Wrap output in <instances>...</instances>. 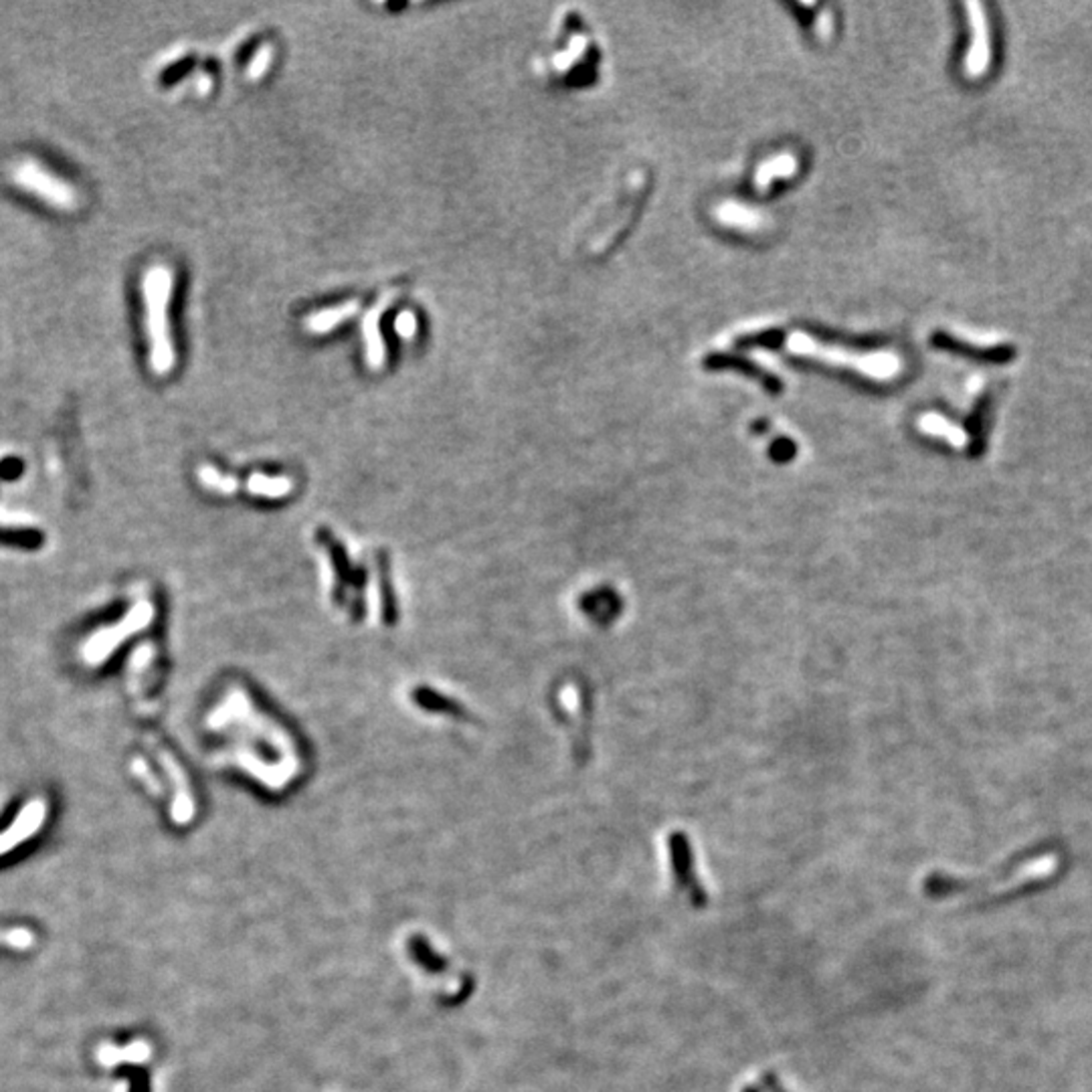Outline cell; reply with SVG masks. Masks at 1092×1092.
Wrapping results in <instances>:
<instances>
[{"mask_svg": "<svg viewBox=\"0 0 1092 1092\" xmlns=\"http://www.w3.org/2000/svg\"><path fill=\"white\" fill-rule=\"evenodd\" d=\"M142 289L146 306V334L150 344V368L156 374H166L176 364V352L166 316L172 293V271L166 265H152L144 273Z\"/></svg>", "mask_w": 1092, "mask_h": 1092, "instance_id": "obj_1", "label": "cell"}, {"mask_svg": "<svg viewBox=\"0 0 1092 1092\" xmlns=\"http://www.w3.org/2000/svg\"><path fill=\"white\" fill-rule=\"evenodd\" d=\"M789 350L793 354H800V356L818 358V360L828 362L832 366H844V368L856 370L862 376H868V378L880 380V382L897 378L903 372V366H905L903 358L897 352H890V350L862 352V350L842 348V346H836V344L820 342V340H816V338H812V336H808L804 332H796L789 338Z\"/></svg>", "mask_w": 1092, "mask_h": 1092, "instance_id": "obj_2", "label": "cell"}, {"mask_svg": "<svg viewBox=\"0 0 1092 1092\" xmlns=\"http://www.w3.org/2000/svg\"><path fill=\"white\" fill-rule=\"evenodd\" d=\"M9 180L23 192L33 194L39 201L59 211H75L79 207V192L63 176L49 170L39 160L25 156L11 164Z\"/></svg>", "mask_w": 1092, "mask_h": 1092, "instance_id": "obj_3", "label": "cell"}, {"mask_svg": "<svg viewBox=\"0 0 1092 1092\" xmlns=\"http://www.w3.org/2000/svg\"><path fill=\"white\" fill-rule=\"evenodd\" d=\"M969 25V49L963 59V71L969 79H981L991 67V29L985 7L975 0L963 5Z\"/></svg>", "mask_w": 1092, "mask_h": 1092, "instance_id": "obj_4", "label": "cell"}, {"mask_svg": "<svg viewBox=\"0 0 1092 1092\" xmlns=\"http://www.w3.org/2000/svg\"><path fill=\"white\" fill-rule=\"evenodd\" d=\"M668 848H670L676 882L688 892L694 907L701 909L703 905H707V892L703 890L697 878V872H694V856H692L690 840H686L684 834H672L668 838Z\"/></svg>", "mask_w": 1092, "mask_h": 1092, "instance_id": "obj_5", "label": "cell"}, {"mask_svg": "<svg viewBox=\"0 0 1092 1092\" xmlns=\"http://www.w3.org/2000/svg\"><path fill=\"white\" fill-rule=\"evenodd\" d=\"M45 818H47V804L43 800H33L29 806H25L21 814L15 818V822L11 824V828L0 834V856L13 852L23 842L33 838L41 830Z\"/></svg>", "mask_w": 1092, "mask_h": 1092, "instance_id": "obj_6", "label": "cell"}, {"mask_svg": "<svg viewBox=\"0 0 1092 1092\" xmlns=\"http://www.w3.org/2000/svg\"><path fill=\"white\" fill-rule=\"evenodd\" d=\"M394 297V291H388L384 293L380 300L364 314V320H362V336H364V344H366V362L370 368L378 370L384 366L386 362V350H384V342H382V336H380V316L384 312V308L388 306V302Z\"/></svg>", "mask_w": 1092, "mask_h": 1092, "instance_id": "obj_7", "label": "cell"}, {"mask_svg": "<svg viewBox=\"0 0 1092 1092\" xmlns=\"http://www.w3.org/2000/svg\"><path fill=\"white\" fill-rule=\"evenodd\" d=\"M917 425L925 435L943 439L955 449H967L969 443H971V437L963 427H959L955 421H951V419H947V417H943L939 413H923L919 417Z\"/></svg>", "mask_w": 1092, "mask_h": 1092, "instance_id": "obj_8", "label": "cell"}, {"mask_svg": "<svg viewBox=\"0 0 1092 1092\" xmlns=\"http://www.w3.org/2000/svg\"><path fill=\"white\" fill-rule=\"evenodd\" d=\"M358 308H360V304L356 300H350V302H344L340 306L316 312L306 320V330L310 334H326V332L334 330L338 324H342L344 320L352 318L358 312Z\"/></svg>", "mask_w": 1092, "mask_h": 1092, "instance_id": "obj_9", "label": "cell"}, {"mask_svg": "<svg viewBox=\"0 0 1092 1092\" xmlns=\"http://www.w3.org/2000/svg\"><path fill=\"white\" fill-rule=\"evenodd\" d=\"M798 172V158L793 154H779V156H773L771 160H765V164H761L757 168V174H755V186L757 188H767L771 186L775 180L779 178H789Z\"/></svg>", "mask_w": 1092, "mask_h": 1092, "instance_id": "obj_10", "label": "cell"}, {"mask_svg": "<svg viewBox=\"0 0 1092 1092\" xmlns=\"http://www.w3.org/2000/svg\"><path fill=\"white\" fill-rule=\"evenodd\" d=\"M148 1058V1046L138 1042L130 1044L126 1048H116L110 1044L99 1046L97 1050V1062L102 1066H114L118 1062H142Z\"/></svg>", "mask_w": 1092, "mask_h": 1092, "instance_id": "obj_11", "label": "cell"}, {"mask_svg": "<svg viewBox=\"0 0 1092 1092\" xmlns=\"http://www.w3.org/2000/svg\"><path fill=\"white\" fill-rule=\"evenodd\" d=\"M721 219L723 223L727 225H737L739 229H747V231H753L759 227L761 219L759 215L751 213V209L743 207V205H735V203H725L723 209H721Z\"/></svg>", "mask_w": 1092, "mask_h": 1092, "instance_id": "obj_12", "label": "cell"}, {"mask_svg": "<svg viewBox=\"0 0 1092 1092\" xmlns=\"http://www.w3.org/2000/svg\"><path fill=\"white\" fill-rule=\"evenodd\" d=\"M0 945L5 947H11V949H19V951H27L35 945V935L29 931V929H11V931H0Z\"/></svg>", "mask_w": 1092, "mask_h": 1092, "instance_id": "obj_13", "label": "cell"}, {"mask_svg": "<svg viewBox=\"0 0 1092 1092\" xmlns=\"http://www.w3.org/2000/svg\"><path fill=\"white\" fill-rule=\"evenodd\" d=\"M271 59H273V49H271V45H261V47L257 49V53L253 55V59L249 61L247 79L257 81L259 77H263L265 71H267L269 65H271Z\"/></svg>", "mask_w": 1092, "mask_h": 1092, "instance_id": "obj_14", "label": "cell"}, {"mask_svg": "<svg viewBox=\"0 0 1092 1092\" xmlns=\"http://www.w3.org/2000/svg\"><path fill=\"white\" fill-rule=\"evenodd\" d=\"M585 47H587L585 39H583V37H575L573 43L569 45V49H567L565 53H559V55L555 57V67H557L559 71H567L569 67H573V63L579 59V55L583 53Z\"/></svg>", "mask_w": 1092, "mask_h": 1092, "instance_id": "obj_15", "label": "cell"}, {"mask_svg": "<svg viewBox=\"0 0 1092 1092\" xmlns=\"http://www.w3.org/2000/svg\"><path fill=\"white\" fill-rule=\"evenodd\" d=\"M394 330L401 338H413L417 332V318L413 312H401L394 320Z\"/></svg>", "mask_w": 1092, "mask_h": 1092, "instance_id": "obj_16", "label": "cell"}, {"mask_svg": "<svg viewBox=\"0 0 1092 1092\" xmlns=\"http://www.w3.org/2000/svg\"><path fill=\"white\" fill-rule=\"evenodd\" d=\"M763 1082H765L767 1090H771V1092H787V1090H783V1088H781L779 1080H777V1078H775L773 1074H765V1076H763Z\"/></svg>", "mask_w": 1092, "mask_h": 1092, "instance_id": "obj_17", "label": "cell"}, {"mask_svg": "<svg viewBox=\"0 0 1092 1092\" xmlns=\"http://www.w3.org/2000/svg\"><path fill=\"white\" fill-rule=\"evenodd\" d=\"M743 1092H759V1090L753 1088V1086H747V1088H743Z\"/></svg>", "mask_w": 1092, "mask_h": 1092, "instance_id": "obj_18", "label": "cell"}]
</instances>
